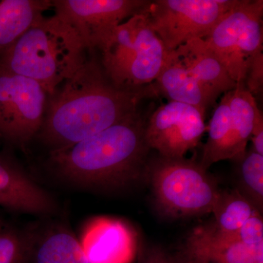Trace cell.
Wrapping results in <instances>:
<instances>
[{
	"label": "cell",
	"instance_id": "6da1fadb",
	"mask_svg": "<svg viewBox=\"0 0 263 263\" xmlns=\"http://www.w3.org/2000/svg\"><path fill=\"white\" fill-rule=\"evenodd\" d=\"M49 95L35 139L49 152L95 136L138 111L141 100L157 96L155 85L138 91L120 89L105 75L95 53Z\"/></svg>",
	"mask_w": 263,
	"mask_h": 263
},
{
	"label": "cell",
	"instance_id": "7a4b0ae2",
	"mask_svg": "<svg viewBox=\"0 0 263 263\" xmlns=\"http://www.w3.org/2000/svg\"><path fill=\"white\" fill-rule=\"evenodd\" d=\"M146 120L136 112L92 137L49 152L48 166L60 179L94 191H120L145 179L151 148Z\"/></svg>",
	"mask_w": 263,
	"mask_h": 263
},
{
	"label": "cell",
	"instance_id": "3957f363",
	"mask_svg": "<svg viewBox=\"0 0 263 263\" xmlns=\"http://www.w3.org/2000/svg\"><path fill=\"white\" fill-rule=\"evenodd\" d=\"M87 53L65 21L43 15L0 55V70L37 81L49 96L79 70Z\"/></svg>",
	"mask_w": 263,
	"mask_h": 263
},
{
	"label": "cell",
	"instance_id": "277c9868",
	"mask_svg": "<svg viewBox=\"0 0 263 263\" xmlns=\"http://www.w3.org/2000/svg\"><path fill=\"white\" fill-rule=\"evenodd\" d=\"M147 8L118 26L98 49L105 75L120 89H144L156 81L168 59L171 51L152 29Z\"/></svg>",
	"mask_w": 263,
	"mask_h": 263
},
{
	"label": "cell",
	"instance_id": "5b68a950",
	"mask_svg": "<svg viewBox=\"0 0 263 263\" xmlns=\"http://www.w3.org/2000/svg\"><path fill=\"white\" fill-rule=\"evenodd\" d=\"M156 206L170 218L212 214L221 190L215 178L195 160L159 155L147 162Z\"/></svg>",
	"mask_w": 263,
	"mask_h": 263
},
{
	"label": "cell",
	"instance_id": "8992f818",
	"mask_svg": "<svg viewBox=\"0 0 263 263\" xmlns=\"http://www.w3.org/2000/svg\"><path fill=\"white\" fill-rule=\"evenodd\" d=\"M262 16V0H238L204 39L238 85L245 86L252 60L263 53Z\"/></svg>",
	"mask_w": 263,
	"mask_h": 263
},
{
	"label": "cell",
	"instance_id": "52a82bcc",
	"mask_svg": "<svg viewBox=\"0 0 263 263\" xmlns=\"http://www.w3.org/2000/svg\"><path fill=\"white\" fill-rule=\"evenodd\" d=\"M256 99L238 85L221 97L208 127V139L199 164L209 171L220 161L239 160L247 151L256 117L260 113Z\"/></svg>",
	"mask_w": 263,
	"mask_h": 263
},
{
	"label": "cell",
	"instance_id": "ba28073f",
	"mask_svg": "<svg viewBox=\"0 0 263 263\" xmlns=\"http://www.w3.org/2000/svg\"><path fill=\"white\" fill-rule=\"evenodd\" d=\"M238 0H155L147 13L152 29L167 51L205 39Z\"/></svg>",
	"mask_w": 263,
	"mask_h": 263
},
{
	"label": "cell",
	"instance_id": "9c48e42d",
	"mask_svg": "<svg viewBox=\"0 0 263 263\" xmlns=\"http://www.w3.org/2000/svg\"><path fill=\"white\" fill-rule=\"evenodd\" d=\"M48 98L37 81L0 70V139L22 148L35 139Z\"/></svg>",
	"mask_w": 263,
	"mask_h": 263
},
{
	"label": "cell",
	"instance_id": "30bf717a",
	"mask_svg": "<svg viewBox=\"0 0 263 263\" xmlns=\"http://www.w3.org/2000/svg\"><path fill=\"white\" fill-rule=\"evenodd\" d=\"M148 0H52V8L95 53L118 26L146 9Z\"/></svg>",
	"mask_w": 263,
	"mask_h": 263
},
{
	"label": "cell",
	"instance_id": "8fae6325",
	"mask_svg": "<svg viewBox=\"0 0 263 263\" xmlns=\"http://www.w3.org/2000/svg\"><path fill=\"white\" fill-rule=\"evenodd\" d=\"M206 127L205 114L188 104L169 101L148 118L146 139L151 149L167 158H184L198 146Z\"/></svg>",
	"mask_w": 263,
	"mask_h": 263
},
{
	"label": "cell",
	"instance_id": "7c38bea8",
	"mask_svg": "<svg viewBox=\"0 0 263 263\" xmlns=\"http://www.w3.org/2000/svg\"><path fill=\"white\" fill-rule=\"evenodd\" d=\"M175 256L180 263H263V248L242 245L210 223L194 228Z\"/></svg>",
	"mask_w": 263,
	"mask_h": 263
},
{
	"label": "cell",
	"instance_id": "4fadbf2b",
	"mask_svg": "<svg viewBox=\"0 0 263 263\" xmlns=\"http://www.w3.org/2000/svg\"><path fill=\"white\" fill-rule=\"evenodd\" d=\"M80 242L91 263H131L138 254L136 231L125 221L114 218L90 221Z\"/></svg>",
	"mask_w": 263,
	"mask_h": 263
},
{
	"label": "cell",
	"instance_id": "5bb4252c",
	"mask_svg": "<svg viewBox=\"0 0 263 263\" xmlns=\"http://www.w3.org/2000/svg\"><path fill=\"white\" fill-rule=\"evenodd\" d=\"M0 206L10 212L49 216L57 209L51 194L9 156L0 154Z\"/></svg>",
	"mask_w": 263,
	"mask_h": 263
},
{
	"label": "cell",
	"instance_id": "9a60e30c",
	"mask_svg": "<svg viewBox=\"0 0 263 263\" xmlns=\"http://www.w3.org/2000/svg\"><path fill=\"white\" fill-rule=\"evenodd\" d=\"M174 51L190 75L214 100L238 86L205 40H193Z\"/></svg>",
	"mask_w": 263,
	"mask_h": 263
},
{
	"label": "cell",
	"instance_id": "2e32d148",
	"mask_svg": "<svg viewBox=\"0 0 263 263\" xmlns=\"http://www.w3.org/2000/svg\"><path fill=\"white\" fill-rule=\"evenodd\" d=\"M155 86L158 95H164L170 101L193 105L204 114L216 101L190 75L174 51H170L168 59L156 79Z\"/></svg>",
	"mask_w": 263,
	"mask_h": 263
},
{
	"label": "cell",
	"instance_id": "e0dca14e",
	"mask_svg": "<svg viewBox=\"0 0 263 263\" xmlns=\"http://www.w3.org/2000/svg\"><path fill=\"white\" fill-rule=\"evenodd\" d=\"M29 263H91L75 235L63 226L37 230Z\"/></svg>",
	"mask_w": 263,
	"mask_h": 263
},
{
	"label": "cell",
	"instance_id": "ac0fdd59",
	"mask_svg": "<svg viewBox=\"0 0 263 263\" xmlns=\"http://www.w3.org/2000/svg\"><path fill=\"white\" fill-rule=\"evenodd\" d=\"M50 8L52 0H0V55Z\"/></svg>",
	"mask_w": 263,
	"mask_h": 263
},
{
	"label": "cell",
	"instance_id": "d6986e66",
	"mask_svg": "<svg viewBox=\"0 0 263 263\" xmlns=\"http://www.w3.org/2000/svg\"><path fill=\"white\" fill-rule=\"evenodd\" d=\"M260 213L238 190H221L213 209L212 224L223 233H234L252 216Z\"/></svg>",
	"mask_w": 263,
	"mask_h": 263
},
{
	"label": "cell",
	"instance_id": "ffe728a7",
	"mask_svg": "<svg viewBox=\"0 0 263 263\" xmlns=\"http://www.w3.org/2000/svg\"><path fill=\"white\" fill-rule=\"evenodd\" d=\"M37 230L22 229L0 219V263H29Z\"/></svg>",
	"mask_w": 263,
	"mask_h": 263
},
{
	"label": "cell",
	"instance_id": "44dd1931",
	"mask_svg": "<svg viewBox=\"0 0 263 263\" xmlns=\"http://www.w3.org/2000/svg\"><path fill=\"white\" fill-rule=\"evenodd\" d=\"M237 162L239 164V186L237 190L262 213L263 156L250 148L246 151L245 155Z\"/></svg>",
	"mask_w": 263,
	"mask_h": 263
},
{
	"label": "cell",
	"instance_id": "7402d4cb",
	"mask_svg": "<svg viewBox=\"0 0 263 263\" xmlns=\"http://www.w3.org/2000/svg\"><path fill=\"white\" fill-rule=\"evenodd\" d=\"M237 240L250 248H263V219L258 213L249 218L239 229L232 233Z\"/></svg>",
	"mask_w": 263,
	"mask_h": 263
},
{
	"label": "cell",
	"instance_id": "603a6c76",
	"mask_svg": "<svg viewBox=\"0 0 263 263\" xmlns=\"http://www.w3.org/2000/svg\"><path fill=\"white\" fill-rule=\"evenodd\" d=\"M245 87L254 98L262 94L263 88V53L254 57L247 71Z\"/></svg>",
	"mask_w": 263,
	"mask_h": 263
},
{
	"label": "cell",
	"instance_id": "cb8c5ba5",
	"mask_svg": "<svg viewBox=\"0 0 263 263\" xmlns=\"http://www.w3.org/2000/svg\"><path fill=\"white\" fill-rule=\"evenodd\" d=\"M139 263H180L173 255L160 247H148L140 256Z\"/></svg>",
	"mask_w": 263,
	"mask_h": 263
},
{
	"label": "cell",
	"instance_id": "d4e9b609",
	"mask_svg": "<svg viewBox=\"0 0 263 263\" xmlns=\"http://www.w3.org/2000/svg\"><path fill=\"white\" fill-rule=\"evenodd\" d=\"M250 141H252L251 148L256 153L263 156V117L261 112L256 117Z\"/></svg>",
	"mask_w": 263,
	"mask_h": 263
}]
</instances>
